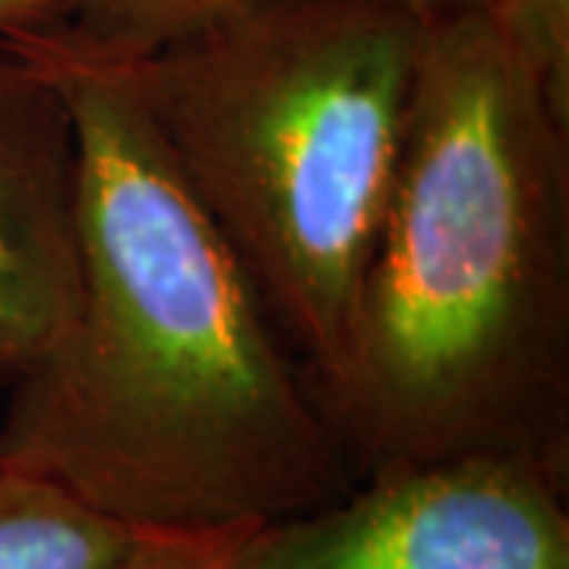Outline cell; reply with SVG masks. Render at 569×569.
Instances as JSON below:
<instances>
[{
    "label": "cell",
    "instance_id": "30bf717a",
    "mask_svg": "<svg viewBox=\"0 0 569 569\" xmlns=\"http://www.w3.org/2000/svg\"><path fill=\"white\" fill-rule=\"evenodd\" d=\"M67 26V0H0V41L44 36Z\"/></svg>",
    "mask_w": 569,
    "mask_h": 569
},
{
    "label": "cell",
    "instance_id": "9c48e42d",
    "mask_svg": "<svg viewBox=\"0 0 569 569\" xmlns=\"http://www.w3.org/2000/svg\"><path fill=\"white\" fill-rule=\"evenodd\" d=\"M266 526L203 531H140L111 569H257Z\"/></svg>",
    "mask_w": 569,
    "mask_h": 569
},
{
    "label": "cell",
    "instance_id": "ba28073f",
    "mask_svg": "<svg viewBox=\"0 0 569 569\" xmlns=\"http://www.w3.org/2000/svg\"><path fill=\"white\" fill-rule=\"evenodd\" d=\"M485 10L569 111V0H488Z\"/></svg>",
    "mask_w": 569,
    "mask_h": 569
},
{
    "label": "cell",
    "instance_id": "3957f363",
    "mask_svg": "<svg viewBox=\"0 0 569 569\" xmlns=\"http://www.w3.org/2000/svg\"><path fill=\"white\" fill-rule=\"evenodd\" d=\"M425 36L399 0H250L118 54L320 406L399 178Z\"/></svg>",
    "mask_w": 569,
    "mask_h": 569
},
{
    "label": "cell",
    "instance_id": "8992f818",
    "mask_svg": "<svg viewBox=\"0 0 569 569\" xmlns=\"http://www.w3.org/2000/svg\"><path fill=\"white\" fill-rule=\"evenodd\" d=\"M140 531L0 462V569H111Z\"/></svg>",
    "mask_w": 569,
    "mask_h": 569
},
{
    "label": "cell",
    "instance_id": "5b68a950",
    "mask_svg": "<svg viewBox=\"0 0 569 569\" xmlns=\"http://www.w3.org/2000/svg\"><path fill=\"white\" fill-rule=\"evenodd\" d=\"M80 298V137L58 77L0 41V387L58 342Z\"/></svg>",
    "mask_w": 569,
    "mask_h": 569
},
{
    "label": "cell",
    "instance_id": "6da1fadb",
    "mask_svg": "<svg viewBox=\"0 0 569 569\" xmlns=\"http://www.w3.org/2000/svg\"><path fill=\"white\" fill-rule=\"evenodd\" d=\"M80 137V298L10 387L0 462L137 531L272 526L355 488L307 370L146 121L118 54L7 41Z\"/></svg>",
    "mask_w": 569,
    "mask_h": 569
},
{
    "label": "cell",
    "instance_id": "7a4b0ae2",
    "mask_svg": "<svg viewBox=\"0 0 569 569\" xmlns=\"http://www.w3.org/2000/svg\"><path fill=\"white\" fill-rule=\"evenodd\" d=\"M323 411L355 481L462 456L569 478V111L485 7L427 17Z\"/></svg>",
    "mask_w": 569,
    "mask_h": 569
},
{
    "label": "cell",
    "instance_id": "52a82bcc",
    "mask_svg": "<svg viewBox=\"0 0 569 569\" xmlns=\"http://www.w3.org/2000/svg\"><path fill=\"white\" fill-rule=\"evenodd\" d=\"M250 0H67V29L114 54H140L183 29ZM437 17L449 10L485 7L488 0H399Z\"/></svg>",
    "mask_w": 569,
    "mask_h": 569
},
{
    "label": "cell",
    "instance_id": "277c9868",
    "mask_svg": "<svg viewBox=\"0 0 569 569\" xmlns=\"http://www.w3.org/2000/svg\"><path fill=\"white\" fill-rule=\"evenodd\" d=\"M567 485L503 456L392 468L266 526L257 569H569Z\"/></svg>",
    "mask_w": 569,
    "mask_h": 569
}]
</instances>
